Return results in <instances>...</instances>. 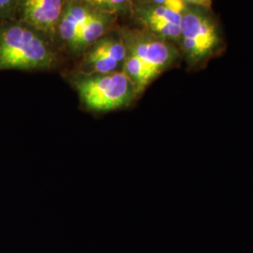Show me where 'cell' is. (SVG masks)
<instances>
[{
	"label": "cell",
	"mask_w": 253,
	"mask_h": 253,
	"mask_svg": "<svg viewBox=\"0 0 253 253\" xmlns=\"http://www.w3.org/2000/svg\"><path fill=\"white\" fill-rule=\"evenodd\" d=\"M69 82L82 105L91 112L107 113L131 106L140 96L135 84L122 70L109 73L73 71Z\"/></svg>",
	"instance_id": "2"
},
{
	"label": "cell",
	"mask_w": 253,
	"mask_h": 253,
	"mask_svg": "<svg viewBox=\"0 0 253 253\" xmlns=\"http://www.w3.org/2000/svg\"><path fill=\"white\" fill-rule=\"evenodd\" d=\"M92 9L77 3L68 0L63 14L56 27L54 42L62 55L71 58L73 48L84 22L90 16Z\"/></svg>",
	"instance_id": "8"
},
{
	"label": "cell",
	"mask_w": 253,
	"mask_h": 253,
	"mask_svg": "<svg viewBox=\"0 0 253 253\" xmlns=\"http://www.w3.org/2000/svg\"><path fill=\"white\" fill-rule=\"evenodd\" d=\"M126 49L120 25L101 37L76 60L75 72L109 73L121 71Z\"/></svg>",
	"instance_id": "5"
},
{
	"label": "cell",
	"mask_w": 253,
	"mask_h": 253,
	"mask_svg": "<svg viewBox=\"0 0 253 253\" xmlns=\"http://www.w3.org/2000/svg\"><path fill=\"white\" fill-rule=\"evenodd\" d=\"M132 1L133 3H148V4L163 5L179 13H182L188 6L184 0H132Z\"/></svg>",
	"instance_id": "12"
},
{
	"label": "cell",
	"mask_w": 253,
	"mask_h": 253,
	"mask_svg": "<svg viewBox=\"0 0 253 253\" xmlns=\"http://www.w3.org/2000/svg\"><path fill=\"white\" fill-rule=\"evenodd\" d=\"M136 27L163 38L177 46L182 13L163 5L133 3L130 13Z\"/></svg>",
	"instance_id": "6"
},
{
	"label": "cell",
	"mask_w": 253,
	"mask_h": 253,
	"mask_svg": "<svg viewBox=\"0 0 253 253\" xmlns=\"http://www.w3.org/2000/svg\"><path fill=\"white\" fill-rule=\"evenodd\" d=\"M67 1L18 0L16 19L45 34L54 42L56 27L63 14Z\"/></svg>",
	"instance_id": "7"
},
{
	"label": "cell",
	"mask_w": 253,
	"mask_h": 253,
	"mask_svg": "<svg viewBox=\"0 0 253 253\" xmlns=\"http://www.w3.org/2000/svg\"><path fill=\"white\" fill-rule=\"evenodd\" d=\"M187 5L202 7L205 9H210L213 0H184Z\"/></svg>",
	"instance_id": "13"
},
{
	"label": "cell",
	"mask_w": 253,
	"mask_h": 253,
	"mask_svg": "<svg viewBox=\"0 0 253 253\" xmlns=\"http://www.w3.org/2000/svg\"><path fill=\"white\" fill-rule=\"evenodd\" d=\"M63 55L45 34L18 19L0 22V71H51Z\"/></svg>",
	"instance_id": "1"
},
{
	"label": "cell",
	"mask_w": 253,
	"mask_h": 253,
	"mask_svg": "<svg viewBox=\"0 0 253 253\" xmlns=\"http://www.w3.org/2000/svg\"><path fill=\"white\" fill-rule=\"evenodd\" d=\"M222 46V35L214 15L208 9L188 5L182 12L177 47L190 68L202 67Z\"/></svg>",
	"instance_id": "3"
},
{
	"label": "cell",
	"mask_w": 253,
	"mask_h": 253,
	"mask_svg": "<svg viewBox=\"0 0 253 253\" xmlns=\"http://www.w3.org/2000/svg\"><path fill=\"white\" fill-rule=\"evenodd\" d=\"M119 18L108 13L92 11L82 27L71 58L77 60L94 42L118 27Z\"/></svg>",
	"instance_id": "9"
},
{
	"label": "cell",
	"mask_w": 253,
	"mask_h": 253,
	"mask_svg": "<svg viewBox=\"0 0 253 253\" xmlns=\"http://www.w3.org/2000/svg\"><path fill=\"white\" fill-rule=\"evenodd\" d=\"M18 0H0V22L16 19Z\"/></svg>",
	"instance_id": "11"
},
{
	"label": "cell",
	"mask_w": 253,
	"mask_h": 253,
	"mask_svg": "<svg viewBox=\"0 0 253 253\" xmlns=\"http://www.w3.org/2000/svg\"><path fill=\"white\" fill-rule=\"evenodd\" d=\"M126 54L133 57L155 81L182 58L178 47L137 27L120 26Z\"/></svg>",
	"instance_id": "4"
},
{
	"label": "cell",
	"mask_w": 253,
	"mask_h": 253,
	"mask_svg": "<svg viewBox=\"0 0 253 253\" xmlns=\"http://www.w3.org/2000/svg\"><path fill=\"white\" fill-rule=\"evenodd\" d=\"M95 11L115 15L118 18L129 17L132 9V0H73Z\"/></svg>",
	"instance_id": "10"
}]
</instances>
